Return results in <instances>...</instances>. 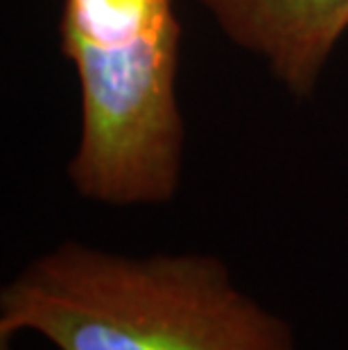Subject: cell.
Wrapping results in <instances>:
<instances>
[{"mask_svg":"<svg viewBox=\"0 0 348 350\" xmlns=\"http://www.w3.org/2000/svg\"><path fill=\"white\" fill-rule=\"evenodd\" d=\"M179 39L172 0H66L62 48L81 93V133L68 172L81 197L143 206L176 195Z\"/></svg>","mask_w":348,"mask_h":350,"instance_id":"2","label":"cell"},{"mask_svg":"<svg viewBox=\"0 0 348 350\" xmlns=\"http://www.w3.org/2000/svg\"><path fill=\"white\" fill-rule=\"evenodd\" d=\"M296 95L317 86L348 29V0H197Z\"/></svg>","mask_w":348,"mask_h":350,"instance_id":"3","label":"cell"},{"mask_svg":"<svg viewBox=\"0 0 348 350\" xmlns=\"http://www.w3.org/2000/svg\"><path fill=\"white\" fill-rule=\"evenodd\" d=\"M57 350H296L278 314L206 253L131 258L66 242L0 292V337Z\"/></svg>","mask_w":348,"mask_h":350,"instance_id":"1","label":"cell"}]
</instances>
